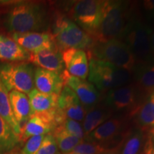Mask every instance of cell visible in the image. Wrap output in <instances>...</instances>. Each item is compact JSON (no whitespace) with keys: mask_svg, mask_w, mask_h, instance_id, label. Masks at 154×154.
Listing matches in <instances>:
<instances>
[{"mask_svg":"<svg viewBox=\"0 0 154 154\" xmlns=\"http://www.w3.org/2000/svg\"><path fill=\"white\" fill-rule=\"evenodd\" d=\"M151 43L152 51H153V54L154 55V31H152L151 34Z\"/></svg>","mask_w":154,"mask_h":154,"instance_id":"cell-34","label":"cell"},{"mask_svg":"<svg viewBox=\"0 0 154 154\" xmlns=\"http://www.w3.org/2000/svg\"><path fill=\"white\" fill-rule=\"evenodd\" d=\"M126 120L121 117L110 118L86 136L84 139L102 144L106 149L124 141L131 131H123Z\"/></svg>","mask_w":154,"mask_h":154,"instance_id":"cell-9","label":"cell"},{"mask_svg":"<svg viewBox=\"0 0 154 154\" xmlns=\"http://www.w3.org/2000/svg\"><path fill=\"white\" fill-rule=\"evenodd\" d=\"M27 96L29 100L32 116L52 112L58 108V95L44 94L34 88Z\"/></svg>","mask_w":154,"mask_h":154,"instance_id":"cell-18","label":"cell"},{"mask_svg":"<svg viewBox=\"0 0 154 154\" xmlns=\"http://www.w3.org/2000/svg\"><path fill=\"white\" fill-rule=\"evenodd\" d=\"M139 130L150 131L154 128V92L129 113Z\"/></svg>","mask_w":154,"mask_h":154,"instance_id":"cell-17","label":"cell"},{"mask_svg":"<svg viewBox=\"0 0 154 154\" xmlns=\"http://www.w3.org/2000/svg\"><path fill=\"white\" fill-rule=\"evenodd\" d=\"M45 135L32 136L27 139L21 154H36L43 141Z\"/></svg>","mask_w":154,"mask_h":154,"instance_id":"cell-30","label":"cell"},{"mask_svg":"<svg viewBox=\"0 0 154 154\" xmlns=\"http://www.w3.org/2000/svg\"><path fill=\"white\" fill-rule=\"evenodd\" d=\"M34 65L26 61L0 62V80L7 91H17L28 95L34 89Z\"/></svg>","mask_w":154,"mask_h":154,"instance_id":"cell-6","label":"cell"},{"mask_svg":"<svg viewBox=\"0 0 154 154\" xmlns=\"http://www.w3.org/2000/svg\"><path fill=\"white\" fill-rule=\"evenodd\" d=\"M87 57L106 61L131 73H134L136 68L134 56L122 40L113 39L102 43H93L87 50Z\"/></svg>","mask_w":154,"mask_h":154,"instance_id":"cell-5","label":"cell"},{"mask_svg":"<svg viewBox=\"0 0 154 154\" xmlns=\"http://www.w3.org/2000/svg\"><path fill=\"white\" fill-rule=\"evenodd\" d=\"M64 86H68L76 94L86 112L100 101L99 92L90 82L72 76L66 69L61 74Z\"/></svg>","mask_w":154,"mask_h":154,"instance_id":"cell-11","label":"cell"},{"mask_svg":"<svg viewBox=\"0 0 154 154\" xmlns=\"http://www.w3.org/2000/svg\"><path fill=\"white\" fill-rule=\"evenodd\" d=\"M144 141V132L140 130L130 131L123 144L121 154H139Z\"/></svg>","mask_w":154,"mask_h":154,"instance_id":"cell-26","label":"cell"},{"mask_svg":"<svg viewBox=\"0 0 154 154\" xmlns=\"http://www.w3.org/2000/svg\"><path fill=\"white\" fill-rule=\"evenodd\" d=\"M61 125L63 129L69 134L78 138L80 140H84L85 138V134L83 129L82 125L78 121L67 119Z\"/></svg>","mask_w":154,"mask_h":154,"instance_id":"cell-28","label":"cell"},{"mask_svg":"<svg viewBox=\"0 0 154 154\" xmlns=\"http://www.w3.org/2000/svg\"><path fill=\"white\" fill-rule=\"evenodd\" d=\"M9 96L13 114L22 130L23 127L32 116L28 96L22 92L11 91L9 92Z\"/></svg>","mask_w":154,"mask_h":154,"instance_id":"cell-19","label":"cell"},{"mask_svg":"<svg viewBox=\"0 0 154 154\" xmlns=\"http://www.w3.org/2000/svg\"><path fill=\"white\" fill-rule=\"evenodd\" d=\"M48 14L41 3L22 2L15 4L7 11L5 26L12 34L38 32L47 27Z\"/></svg>","mask_w":154,"mask_h":154,"instance_id":"cell-1","label":"cell"},{"mask_svg":"<svg viewBox=\"0 0 154 154\" xmlns=\"http://www.w3.org/2000/svg\"><path fill=\"white\" fill-rule=\"evenodd\" d=\"M20 140L11 127L0 116V154L10 153Z\"/></svg>","mask_w":154,"mask_h":154,"instance_id":"cell-24","label":"cell"},{"mask_svg":"<svg viewBox=\"0 0 154 154\" xmlns=\"http://www.w3.org/2000/svg\"><path fill=\"white\" fill-rule=\"evenodd\" d=\"M64 86L60 74L36 67L34 71V86L42 93L59 96Z\"/></svg>","mask_w":154,"mask_h":154,"instance_id":"cell-16","label":"cell"},{"mask_svg":"<svg viewBox=\"0 0 154 154\" xmlns=\"http://www.w3.org/2000/svg\"><path fill=\"white\" fill-rule=\"evenodd\" d=\"M154 148V136L151 133L146 136L145 143H143V147L139 154H153Z\"/></svg>","mask_w":154,"mask_h":154,"instance_id":"cell-31","label":"cell"},{"mask_svg":"<svg viewBox=\"0 0 154 154\" xmlns=\"http://www.w3.org/2000/svg\"><path fill=\"white\" fill-rule=\"evenodd\" d=\"M143 9L150 17L154 18V0H146L143 2Z\"/></svg>","mask_w":154,"mask_h":154,"instance_id":"cell-32","label":"cell"},{"mask_svg":"<svg viewBox=\"0 0 154 154\" xmlns=\"http://www.w3.org/2000/svg\"><path fill=\"white\" fill-rule=\"evenodd\" d=\"M0 116L11 127L15 134L18 135L20 138L22 128L17 122L12 113L10 101H9V91L4 86L1 80H0Z\"/></svg>","mask_w":154,"mask_h":154,"instance_id":"cell-23","label":"cell"},{"mask_svg":"<svg viewBox=\"0 0 154 154\" xmlns=\"http://www.w3.org/2000/svg\"><path fill=\"white\" fill-rule=\"evenodd\" d=\"M11 37L29 53L57 47L52 34L48 32L14 33L11 34Z\"/></svg>","mask_w":154,"mask_h":154,"instance_id":"cell-12","label":"cell"},{"mask_svg":"<svg viewBox=\"0 0 154 154\" xmlns=\"http://www.w3.org/2000/svg\"><path fill=\"white\" fill-rule=\"evenodd\" d=\"M133 76L138 93L151 95L154 92V64L136 66Z\"/></svg>","mask_w":154,"mask_h":154,"instance_id":"cell-22","label":"cell"},{"mask_svg":"<svg viewBox=\"0 0 154 154\" xmlns=\"http://www.w3.org/2000/svg\"><path fill=\"white\" fill-rule=\"evenodd\" d=\"M103 1L80 0L74 2L70 9L72 21L91 36L101 25Z\"/></svg>","mask_w":154,"mask_h":154,"instance_id":"cell-8","label":"cell"},{"mask_svg":"<svg viewBox=\"0 0 154 154\" xmlns=\"http://www.w3.org/2000/svg\"><path fill=\"white\" fill-rule=\"evenodd\" d=\"M52 35L59 51L76 49L86 51L93 44L91 36L74 21L66 17H59L54 25Z\"/></svg>","mask_w":154,"mask_h":154,"instance_id":"cell-7","label":"cell"},{"mask_svg":"<svg viewBox=\"0 0 154 154\" xmlns=\"http://www.w3.org/2000/svg\"><path fill=\"white\" fill-rule=\"evenodd\" d=\"M65 154H75V153H72V152H70V153H65Z\"/></svg>","mask_w":154,"mask_h":154,"instance_id":"cell-35","label":"cell"},{"mask_svg":"<svg viewBox=\"0 0 154 154\" xmlns=\"http://www.w3.org/2000/svg\"><path fill=\"white\" fill-rule=\"evenodd\" d=\"M66 70L72 76L86 80L88 74V57L84 50L67 49L61 51Z\"/></svg>","mask_w":154,"mask_h":154,"instance_id":"cell-14","label":"cell"},{"mask_svg":"<svg viewBox=\"0 0 154 154\" xmlns=\"http://www.w3.org/2000/svg\"><path fill=\"white\" fill-rule=\"evenodd\" d=\"M138 91L134 83L106 92L103 103L114 111L131 112L137 106Z\"/></svg>","mask_w":154,"mask_h":154,"instance_id":"cell-10","label":"cell"},{"mask_svg":"<svg viewBox=\"0 0 154 154\" xmlns=\"http://www.w3.org/2000/svg\"><path fill=\"white\" fill-rule=\"evenodd\" d=\"M28 61L39 68L60 74L64 70L62 56L58 47L30 53Z\"/></svg>","mask_w":154,"mask_h":154,"instance_id":"cell-15","label":"cell"},{"mask_svg":"<svg viewBox=\"0 0 154 154\" xmlns=\"http://www.w3.org/2000/svg\"><path fill=\"white\" fill-rule=\"evenodd\" d=\"M124 141L121 142V143H119L118 145L113 146V147H111L110 149H108L104 153H103L102 154H121V149H122V146L123 144L124 143Z\"/></svg>","mask_w":154,"mask_h":154,"instance_id":"cell-33","label":"cell"},{"mask_svg":"<svg viewBox=\"0 0 154 154\" xmlns=\"http://www.w3.org/2000/svg\"><path fill=\"white\" fill-rule=\"evenodd\" d=\"M128 2L103 1L101 25L91 36L93 43L122 40L131 20Z\"/></svg>","mask_w":154,"mask_h":154,"instance_id":"cell-2","label":"cell"},{"mask_svg":"<svg viewBox=\"0 0 154 154\" xmlns=\"http://www.w3.org/2000/svg\"><path fill=\"white\" fill-rule=\"evenodd\" d=\"M57 154H61V153H59H59H57Z\"/></svg>","mask_w":154,"mask_h":154,"instance_id":"cell-36","label":"cell"},{"mask_svg":"<svg viewBox=\"0 0 154 154\" xmlns=\"http://www.w3.org/2000/svg\"><path fill=\"white\" fill-rule=\"evenodd\" d=\"M88 79L91 84L102 92L128 85L132 82L133 73L99 59L90 58Z\"/></svg>","mask_w":154,"mask_h":154,"instance_id":"cell-3","label":"cell"},{"mask_svg":"<svg viewBox=\"0 0 154 154\" xmlns=\"http://www.w3.org/2000/svg\"><path fill=\"white\" fill-rule=\"evenodd\" d=\"M151 29L138 19H131L122 38L134 56L136 66L154 64L151 43Z\"/></svg>","mask_w":154,"mask_h":154,"instance_id":"cell-4","label":"cell"},{"mask_svg":"<svg viewBox=\"0 0 154 154\" xmlns=\"http://www.w3.org/2000/svg\"><path fill=\"white\" fill-rule=\"evenodd\" d=\"M53 131L52 134L57 141L58 149L60 150L63 154L72 152L82 140L67 133L61 125L57 126Z\"/></svg>","mask_w":154,"mask_h":154,"instance_id":"cell-25","label":"cell"},{"mask_svg":"<svg viewBox=\"0 0 154 154\" xmlns=\"http://www.w3.org/2000/svg\"><path fill=\"white\" fill-rule=\"evenodd\" d=\"M106 150V148L102 144L84 139L73 149L72 152L75 154H102Z\"/></svg>","mask_w":154,"mask_h":154,"instance_id":"cell-27","label":"cell"},{"mask_svg":"<svg viewBox=\"0 0 154 154\" xmlns=\"http://www.w3.org/2000/svg\"><path fill=\"white\" fill-rule=\"evenodd\" d=\"M30 53L9 36L0 34V59L9 62L28 61Z\"/></svg>","mask_w":154,"mask_h":154,"instance_id":"cell-20","label":"cell"},{"mask_svg":"<svg viewBox=\"0 0 154 154\" xmlns=\"http://www.w3.org/2000/svg\"><path fill=\"white\" fill-rule=\"evenodd\" d=\"M58 108L66 119H72L78 122L84 121L86 114L78 96L70 88L63 86L58 99Z\"/></svg>","mask_w":154,"mask_h":154,"instance_id":"cell-13","label":"cell"},{"mask_svg":"<svg viewBox=\"0 0 154 154\" xmlns=\"http://www.w3.org/2000/svg\"><path fill=\"white\" fill-rule=\"evenodd\" d=\"M58 146L54 136L53 134H48L45 135L39 149L36 154H57Z\"/></svg>","mask_w":154,"mask_h":154,"instance_id":"cell-29","label":"cell"},{"mask_svg":"<svg viewBox=\"0 0 154 154\" xmlns=\"http://www.w3.org/2000/svg\"><path fill=\"white\" fill-rule=\"evenodd\" d=\"M113 111L103 103H98L95 106L86 112L84 121H82V127L85 137L96 129L100 125L111 118Z\"/></svg>","mask_w":154,"mask_h":154,"instance_id":"cell-21","label":"cell"}]
</instances>
